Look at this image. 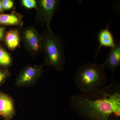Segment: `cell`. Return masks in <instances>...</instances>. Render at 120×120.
<instances>
[{
  "instance_id": "9a60e30c",
  "label": "cell",
  "mask_w": 120,
  "mask_h": 120,
  "mask_svg": "<svg viewBox=\"0 0 120 120\" xmlns=\"http://www.w3.org/2000/svg\"><path fill=\"white\" fill-rule=\"evenodd\" d=\"M0 1L4 10H10L12 9L14 7V2L12 0H2Z\"/></svg>"
},
{
  "instance_id": "277c9868",
  "label": "cell",
  "mask_w": 120,
  "mask_h": 120,
  "mask_svg": "<svg viewBox=\"0 0 120 120\" xmlns=\"http://www.w3.org/2000/svg\"><path fill=\"white\" fill-rule=\"evenodd\" d=\"M21 41L27 51L32 56L42 52V35L34 26L24 27L20 31Z\"/></svg>"
},
{
  "instance_id": "5bb4252c",
  "label": "cell",
  "mask_w": 120,
  "mask_h": 120,
  "mask_svg": "<svg viewBox=\"0 0 120 120\" xmlns=\"http://www.w3.org/2000/svg\"><path fill=\"white\" fill-rule=\"evenodd\" d=\"M22 4L25 8L28 9L35 8L37 7V2L34 0H22Z\"/></svg>"
},
{
  "instance_id": "5b68a950",
  "label": "cell",
  "mask_w": 120,
  "mask_h": 120,
  "mask_svg": "<svg viewBox=\"0 0 120 120\" xmlns=\"http://www.w3.org/2000/svg\"><path fill=\"white\" fill-rule=\"evenodd\" d=\"M43 65H29L24 67L15 80V85L19 87L33 86L41 77L43 72Z\"/></svg>"
},
{
  "instance_id": "8992f818",
  "label": "cell",
  "mask_w": 120,
  "mask_h": 120,
  "mask_svg": "<svg viewBox=\"0 0 120 120\" xmlns=\"http://www.w3.org/2000/svg\"><path fill=\"white\" fill-rule=\"evenodd\" d=\"M37 17L38 21L45 25L48 31H52L51 22L59 1L57 0L36 1Z\"/></svg>"
},
{
  "instance_id": "7c38bea8",
  "label": "cell",
  "mask_w": 120,
  "mask_h": 120,
  "mask_svg": "<svg viewBox=\"0 0 120 120\" xmlns=\"http://www.w3.org/2000/svg\"><path fill=\"white\" fill-rule=\"evenodd\" d=\"M12 61L11 55L0 46V65L4 68H8L12 64Z\"/></svg>"
},
{
  "instance_id": "e0dca14e",
  "label": "cell",
  "mask_w": 120,
  "mask_h": 120,
  "mask_svg": "<svg viewBox=\"0 0 120 120\" xmlns=\"http://www.w3.org/2000/svg\"><path fill=\"white\" fill-rule=\"evenodd\" d=\"M4 8H3L2 5L1 4V3H0V12H2L4 11Z\"/></svg>"
},
{
  "instance_id": "8fae6325",
  "label": "cell",
  "mask_w": 120,
  "mask_h": 120,
  "mask_svg": "<svg viewBox=\"0 0 120 120\" xmlns=\"http://www.w3.org/2000/svg\"><path fill=\"white\" fill-rule=\"evenodd\" d=\"M109 25H108L106 28L101 30L99 32L98 35V39L99 45L96 54L95 58L99 49L102 46L110 47L111 48L113 47L116 45L112 34L109 30Z\"/></svg>"
},
{
  "instance_id": "7a4b0ae2",
  "label": "cell",
  "mask_w": 120,
  "mask_h": 120,
  "mask_svg": "<svg viewBox=\"0 0 120 120\" xmlns=\"http://www.w3.org/2000/svg\"><path fill=\"white\" fill-rule=\"evenodd\" d=\"M105 65L86 63L76 71L75 77L76 86L82 94L96 91L104 87L107 82Z\"/></svg>"
},
{
  "instance_id": "9c48e42d",
  "label": "cell",
  "mask_w": 120,
  "mask_h": 120,
  "mask_svg": "<svg viewBox=\"0 0 120 120\" xmlns=\"http://www.w3.org/2000/svg\"><path fill=\"white\" fill-rule=\"evenodd\" d=\"M20 31L19 29H13L5 33L4 39L9 49L14 50L20 47L21 41Z\"/></svg>"
},
{
  "instance_id": "ba28073f",
  "label": "cell",
  "mask_w": 120,
  "mask_h": 120,
  "mask_svg": "<svg viewBox=\"0 0 120 120\" xmlns=\"http://www.w3.org/2000/svg\"><path fill=\"white\" fill-rule=\"evenodd\" d=\"M105 68L113 72L120 65V43H116L115 46L110 50L105 62Z\"/></svg>"
},
{
  "instance_id": "52a82bcc",
  "label": "cell",
  "mask_w": 120,
  "mask_h": 120,
  "mask_svg": "<svg viewBox=\"0 0 120 120\" xmlns=\"http://www.w3.org/2000/svg\"><path fill=\"white\" fill-rule=\"evenodd\" d=\"M16 114L15 101L11 96L0 91V118L11 120Z\"/></svg>"
},
{
  "instance_id": "ac0fdd59",
  "label": "cell",
  "mask_w": 120,
  "mask_h": 120,
  "mask_svg": "<svg viewBox=\"0 0 120 120\" xmlns=\"http://www.w3.org/2000/svg\"><path fill=\"white\" fill-rule=\"evenodd\" d=\"M1 3V1H0V3Z\"/></svg>"
},
{
  "instance_id": "2e32d148",
  "label": "cell",
  "mask_w": 120,
  "mask_h": 120,
  "mask_svg": "<svg viewBox=\"0 0 120 120\" xmlns=\"http://www.w3.org/2000/svg\"><path fill=\"white\" fill-rule=\"evenodd\" d=\"M5 34V29L4 27L0 26V41H2L4 39Z\"/></svg>"
},
{
  "instance_id": "30bf717a",
  "label": "cell",
  "mask_w": 120,
  "mask_h": 120,
  "mask_svg": "<svg viewBox=\"0 0 120 120\" xmlns=\"http://www.w3.org/2000/svg\"><path fill=\"white\" fill-rule=\"evenodd\" d=\"M0 24L22 28L23 24L22 15L15 11L9 14H0Z\"/></svg>"
},
{
  "instance_id": "3957f363",
  "label": "cell",
  "mask_w": 120,
  "mask_h": 120,
  "mask_svg": "<svg viewBox=\"0 0 120 120\" xmlns=\"http://www.w3.org/2000/svg\"><path fill=\"white\" fill-rule=\"evenodd\" d=\"M43 64L53 68L57 71L63 70L65 62L62 42L52 31H46L42 35Z\"/></svg>"
},
{
  "instance_id": "6da1fadb",
  "label": "cell",
  "mask_w": 120,
  "mask_h": 120,
  "mask_svg": "<svg viewBox=\"0 0 120 120\" xmlns=\"http://www.w3.org/2000/svg\"><path fill=\"white\" fill-rule=\"evenodd\" d=\"M71 109L91 120H109L114 115L120 116V86L113 79L108 86L96 91L71 95Z\"/></svg>"
},
{
  "instance_id": "4fadbf2b",
  "label": "cell",
  "mask_w": 120,
  "mask_h": 120,
  "mask_svg": "<svg viewBox=\"0 0 120 120\" xmlns=\"http://www.w3.org/2000/svg\"><path fill=\"white\" fill-rule=\"evenodd\" d=\"M11 72L7 69H0V87L11 76Z\"/></svg>"
}]
</instances>
